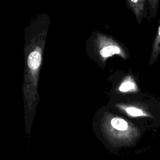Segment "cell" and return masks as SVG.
<instances>
[{
    "mask_svg": "<svg viewBox=\"0 0 160 160\" xmlns=\"http://www.w3.org/2000/svg\"><path fill=\"white\" fill-rule=\"evenodd\" d=\"M126 112L132 116H145L146 114L143 112V111L139 109L131 107L128 108L126 109Z\"/></svg>",
    "mask_w": 160,
    "mask_h": 160,
    "instance_id": "cell-4",
    "label": "cell"
},
{
    "mask_svg": "<svg viewBox=\"0 0 160 160\" xmlns=\"http://www.w3.org/2000/svg\"><path fill=\"white\" fill-rule=\"evenodd\" d=\"M121 50L120 49L116 46H108L106 47H104L100 51V54L102 57H109L111 56H112L115 54H119Z\"/></svg>",
    "mask_w": 160,
    "mask_h": 160,
    "instance_id": "cell-3",
    "label": "cell"
},
{
    "mask_svg": "<svg viewBox=\"0 0 160 160\" xmlns=\"http://www.w3.org/2000/svg\"><path fill=\"white\" fill-rule=\"evenodd\" d=\"M160 54V26L158 28V33L154 39V42L152 46L151 62V63L156 61Z\"/></svg>",
    "mask_w": 160,
    "mask_h": 160,
    "instance_id": "cell-1",
    "label": "cell"
},
{
    "mask_svg": "<svg viewBox=\"0 0 160 160\" xmlns=\"http://www.w3.org/2000/svg\"><path fill=\"white\" fill-rule=\"evenodd\" d=\"M41 56L38 51H32L29 55L28 64L29 67L32 69H36L40 65Z\"/></svg>",
    "mask_w": 160,
    "mask_h": 160,
    "instance_id": "cell-2",
    "label": "cell"
},
{
    "mask_svg": "<svg viewBox=\"0 0 160 160\" xmlns=\"http://www.w3.org/2000/svg\"><path fill=\"white\" fill-rule=\"evenodd\" d=\"M134 88V84L130 81H127L122 84V85L119 88V90L121 92H126Z\"/></svg>",
    "mask_w": 160,
    "mask_h": 160,
    "instance_id": "cell-5",
    "label": "cell"
}]
</instances>
